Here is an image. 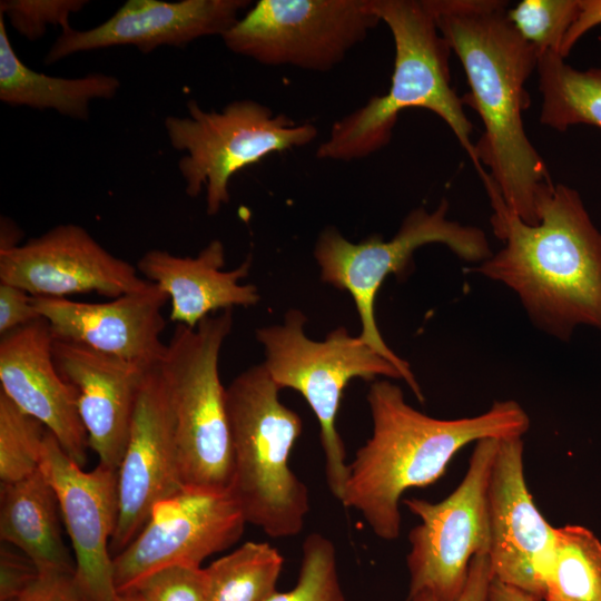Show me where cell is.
<instances>
[{
  "label": "cell",
  "mask_w": 601,
  "mask_h": 601,
  "mask_svg": "<svg viewBox=\"0 0 601 601\" xmlns=\"http://www.w3.org/2000/svg\"><path fill=\"white\" fill-rule=\"evenodd\" d=\"M425 2L465 71L470 91L462 102L484 126L474 144L477 161L489 167L509 208L525 224L538 225L539 200L554 185L523 124L530 105L525 83L536 70L539 53L512 24L506 1Z\"/></svg>",
  "instance_id": "6da1fadb"
},
{
  "label": "cell",
  "mask_w": 601,
  "mask_h": 601,
  "mask_svg": "<svg viewBox=\"0 0 601 601\" xmlns=\"http://www.w3.org/2000/svg\"><path fill=\"white\" fill-rule=\"evenodd\" d=\"M493 209L491 225L503 247L469 270L504 284L540 329L568 341L585 325L601 332V233L580 194L553 185L539 200L538 225L505 204L487 171L480 175Z\"/></svg>",
  "instance_id": "7a4b0ae2"
},
{
  "label": "cell",
  "mask_w": 601,
  "mask_h": 601,
  "mask_svg": "<svg viewBox=\"0 0 601 601\" xmlns=\"http://www.w3.org/2000/svg\"><path fill=\"white\" fill-rule=\"evenodd\" d=\"M367 403L372 435L348 463L339 502L356 510L385 541L401 534L400 501L407 490L436 482L467 444L522 437L530 427L528 413L513 400L495 401L475 416H428L407 404L401 387L387 380L371 384Z\"/></svg>",
  "instance_id": "3957f363"
},
{
  "label": "cell",
  "mask_w": 601,
  "mask_h": 601,
  "mask_svg": "<svg viewBox=\"0 0 601 601\" xmlns=\"http://www.w3.org/2000/svg\"><path fill=\"white\" fill-rule=\"evenodd\" d=\"M372 3L380 20L388 27L395 46L390 89L335 121L327 139L318 146L316 157L342 161L367 157L390 142L402 111L423 108L450 127L479 175L483 174L485 170L471 140L473 126L464 112L462 98L451 85V48L425 0H372Z\"/></svg>",
  "instance_id": "277c9868"
},
{
  "label": "cell",
  "mask_w": 601,
  "mask_h": 601,
  "mask_svg": "<svg viewBox=\"0 0 601 601\" xmlns=\"http://www.w3.org/2000/svg\"><path fill=\"white\" fill-rule=\"evenodd\" d=\"M279 391L263 363L226 388L234 452L229 492L246 522L275 539L300 533L309 511L308 489L288 465L303 424Z\"/></svg>",
  "instance_id": "5b68a950"
},
{
  "label": "cell",
  "mask_w": 601,
  "mask_h": 601,
  "mask_svg": "<svg viewBox=\"0 0 601 601\" xmlns=\"http://www.w3.org/2000/svg\"><path fill=\"white\" fill-rule=\"evenodd\" d=\"M231 327L233 309L210 315L195 328L177 324L159 364L185 487L230 490L234 452L218 364Z\"/></svg>",
  "instance_id": "8992f818"
},
{
  "label": "cell",
  "mask_w": 601,
  "mask_h": 601,
  "mask_svg": "<svg viewBox=\"0 0 601 601\" xmlns=\"http://www.w3.org/2000/svg\"><path fill=\"white\" fill-rule=\"evenodd\" d=\"M447 211L445 199L431 213L424 208L413 209L390 240L371 235L352 243L335 227H327L319 234L314 250L322 280L351 294L361 321L358 337L397 367L421 403L424 395L410 364L387 346L377 327L375 298L385 278L404 274L414 252L424 245L443 244L471 263H482L493 255L482 229L450 220Z\"/></svg>",
  "instance_id": "52a82bcc"
},
{
  "label": "cell",
  "mask_w": 601,
  "mask_h": 601,
  "mask_svg": "<svg viewBox=\"0 0 601 601\" xmlns=\"http://www.w3.org/2000/svg\"><path fill=\"white\" fill-rule=\"evenodd\" d=\"M305 315L289 309L283 324L256 329V339L265 353L263 365L275 384L303 395L321 428L325 479L333 496L341 501L348 475L345 444L337 431V414L343 392L353 378H402L397 367L351 336L341 326L325 339L305 335Z\"/></svg>",
  "instance_id": "ba28073f"
},
{
  "label": "cell",
  "mask_w": 601,
  "mask_h": 601,
  "mask_svg": "<svg viewBox=\"0 0 601 601\" xmlns=\"http://www.w3.org/2000/svg\"><path fill=\"white\" fill-rule=\"evenodd\" d=\"M187 109L186 117H167L165 128L173 148L186 152L178 161L186 194L196 197L205 187L208 215L229 201V181L237 171L270 154L311 144L318 134L313 124H297L249 99L231 101L220 111L189 100Z\"/></svg>",
  "instance_id": "9c48e42d"
},
{
  "label": "cell",
  "mask_w": 601,
  "mask_h": 601,
  "mask_svg": "<svg viewBox=\"0 0 601 601\" xmlns=\"http://www.w3.org/2000/svg\"><path fill=\"white\" fill-rule=\"evenodd\" d=\"M499 440L475 443L465 475L442 501L403 500L420 519L408 534L406 601H457L472 559L489 554L487 484Z\"/></svg>",
  "instance_id": "30bf717a"
},
{
  "label": "cell",
  "mask_w": 601,
  "mask_h": 601,
  "mask_svg": "<svg viewBox=\"0 0 601 601\" xmlns=\"http://www.w3.org/2000/svg\"><path fill=\"white\" fill-rule=\"evenodd\" d=\"M380 21L372 0H259L221 38L266 66L326 71Z\"/></svg>",
  "instance_id": "8fae6325"
},
{
  "label": "cell",
  "mask_w": 601,
  "mask_h": 601,
  "mask_svg": "<svg viewBox=\"0 0 601 601\" xmlns=\"http://www.w3.org/2000/svg\"><path fill=\"white\" fill-rule=\"evenodd\" d=\"M246 520L229 491L184 487L158 503L137 536L112 558L116 590L165 568H201L235 544Z\"/></svg>",
  "instance_id": "7c38bea8"
},
{
  "label": "cell",
  "mask_w": 601,
  "mask_h": 601,
  "mask_svg": "<svg viewBox=\"0 0 601 601\" xmlns=\"http://www.w3.org/2000/svg\"><path fill=\"white\" fill-rule=\"evenodd\" d=\"M40 470L53 487L75 553V578L88 601H116L110 541L119 514L118 469L87 472L48 431Z\"/></svg>",
  "instance_id": "4fadbf2b"
},
{
  "label": "cell",
  "mask_w": 601,
  "mask_h": 601,
  "mask_svg": "<svg viewBox=\"0 0 601 601\" xmlns=\"http://www.w3.org/2000/svg\"><path fill=\"white\" fill-rule=\"evenodd\" d=\"M0 283L33 297L95 292L109 298L138 293L152 283L137 267L102 247L83 227L59 225L22 245L0 250Z\"/></svg>",
  "instance_id": "5bb4252c"
},
{
  "label": "cell",
  "mask_w": 601,
  "mask_h": 601,
  "mask_svg": "<svg viewBox=\"0 0 601 601\" xmlns=\"http://www.w3.org/2000/svg\"><path fill=\"white\" fill-rule=\"evenodd\" d=\"M184 487L174 417L158 365L148 370L139 388L118 467L119 514L110 541L112 558L131 543L158 503Z\"/></svg>",
  "instance_id": "9a60e30c"
},
{
  "label": "cell",
  "mask_w": 601,
  "mask_h": 601,
  "mask_svg": "<svg viewBox=\"0 0 601 601\" xmlns=\"http://www.w3.org/2000/svg\"><path fill=\"white\" fill-rule=\"evenodd\" d=\"M523 454L522 437L499 440L487 484V556L494 579L542 600L556 528L529 492Z\"/></svg>",
  "instance_id": "2e32d148"
},
{
  "label": "cell",
  "mask_w": 601,
  "mask_h": 601,
  "mask_svg": "<svg viewBox=\"0 0 601 601\" xmlns=\"http://www.w3.org/2000/svg\"><path fill=\"white\" fill-rule=\"evenodd\" d=\"M250 3L248 0H128L92 29L62 30L45 62L115 46H135L148 53L161 46L183 48L206 36L223 37Z\"/></svg>",
  "instance_id": "e0dca14e"
},
{
  "label": "cell",
  "mask_w": 601,
  "mask_h": 601,
  "mask_svg": "<svg viewBox=\"0 0 601 601\" xmlns=\"http://www.w3.org/2000/svg\"><path fill=\"white\" fill-rule=\"evenodd\" d=\"M168 299L152 283L142 292L105 303L66 297H33L32 303L48 322L55 338L154 368L161 363L167 349L160 336L166 327L161 309Z\"/></svg>",
  "instance_id": "ac0fdd59"
},
{
  "label": "cell",
  "mask_w": 601,
  "mask_h": 601,
  "mask_svg": "<svg viewBox=\"0 0 601 601\" xmlns=\"http://www.w3.org/2000/svg\"><path fill=\"white\" fill-rule=\"evenodd\" d=\"M52 343L50 326L43 317L2 335L1 392L40 421L67 455L83 467L88 460V435L76 392L57 370Z\"/></svg>",
  "instance_id": "d6986e66"
},
{
  "label": "cell",
  "mask_w": 601,
  "mask_h": 601,
  "mask_svg": "<svg viewBox=\"0 0 601 601\" xmlns=\"http://www.w3.org/2000/svg\"><path fill=\"white\" fill-rule=\"evenodd\" d=\"M52 352L59 374L76 392L89 447L99 463L118 469L137 395L150 368L55 337Z\"/></svg>",
  "instance_id": "ffe728a7"
},
{
  "label": "cell",
  "mask_w": 601,
  "mask_h": 601,
  "mask_svg": "<svg viewBox=\"0 0 601 601\" xmlns=\"http://www.w3.org/2000/svg\"><path fill=\"white\" fill-rule=\"evenodd\" d=\"M224 265V245L214 239L196 257L177 256L162 249L148 250L136 267L168 295L170 321L195 328L218 309L249 307L259 300L255 285L240 284L249 273L252 257L231 270H223Z\"/></svg>",
  "instance_id": "44dd1931"
},
{
  "label": "cell",
  "mask_w": 601,
  "mask_h": 601,
  "mask_svg": "<svg viewBox=\"0 0 601 601\" xmlns=\"http://www.w3.org/2000/svg\"><path fill=\"white\" fill-rule=\"evenodd\" d=\"M57 494L40 470L0 490V538L26 555L38 573H75L59 520Z\"/></svg>",
  "instance_id": "7402d4cb"
},
{
  "label": "cell",
  "mask_w": 601,
  "mask_h": 601,
  "mask_svg": "<svg viewBox=\"0 0 601 601\" xmlns=\"http://www.w3.org/2000/svg\"><path fill=\"white\" fill-rule=\"evenodd\" d=\"M120 87L110 75L90 73L78 78L52 77L26 66L11 46L0 13V99L11 106L52 109L86 120L95 99H111Z\"/></svg>",
  "instance_id": "603a6c76"
},
{
  "label": "cell",
  "mask_w": 601,
  "mask_h": 601,
  "mask_svg": "<svg viewBox=\"0 0 601 601\" xmlns=\"http://www.w3.org/2000/svg\"><path fill=\"white\" fill-rule=\"evenodd\" d=\"M536 71L542 125L558 131L581 124L601 129V67L579 70L546 52L539 57Z\"/></svg>",
  "instance_id": "cb8c5ba5"
},
{
  "label": "cell",
  "mask_w": 601,
  "mask_h": 601,
  "mask_svg": "<svg viewBox=\"0 0 601 601\" xmlns=\"http://www.w3.org/2000/svg\"><path fill=\"white\" fill-rule=\"evenodd\" d=\"M542 601H601V542L592 531L556 528Z\"/></svg>",
  "instance_id": "d4e9b609"
},
{
  "label": "cell",
  "mask_w": 601,
  "mask_h": 601,
  "mask_svg": "<svg viewBox=\"0 0 601 601\" xmlns=\"http://www.w3.org/2000/svg\"><path fill=\"white\" fill-rule=\"evenodd\" d=\"M283 564L276 548L248 541L204 568L207 601H268Z\"/></svg>",
  "instance_id": "484cf974"
},
{
  "label": "cell",
  "mask_w": 601,
  "mask_h": 601,
  "mask_svg": "<svg viewBox=\"0 0 601 601\" xmlns=\"http://www.w3.org/2000/svg\"><path fill=\"white\" fill-rule=\"evenodd\" d=\"M47 427L0 392V480L21 481L39 466Z\"/></svg>",
  "instance_id": "4316f807"
},
{
  "label": "cell",
  "mask_w": 601,
  "mask_h": 601,
  "mask_svg": "<svg viewBox=\"0 0 601 601\" xmlns=\"http://www.w3.org/2000/svg\"><path fill=\"white\" fill-rule=\"evenodd\" d=\"M296 584L268 601H346L341 585L334 543L314 532L303 543Z\"/></svg>",
  "instance_id": "83f0119b"
},
{
  "label": "cell",
  "mask_w": 601,
  "mask_h": 601,
  "mask_svg": "<svg viewBox=\"0 0 601 601\" xmlns=\"http://www.w3.org/2000/svg\"><path fill=\"white\" fill-rule=\"evenodd\" d=\"M579 11V0H522L508 11L514 28L539 53L560 55Z\"/></svg>",
  "instance_id": "f1b7e54d"
},
{
  "label": "cell",
  "mask_w": 601,
  "mask_h": 601,
  "mask_svg": "<svg viewBox=\"0 0 601 601\" xmlns=\"http://www.w3.org/2000/svg\"><path fill=\"white\" fill-rule=\"evenodd\" d=\"M116 601H207L204 568L175 565L117 591Z\"/></svg>",
  "instance_id": "f546056e"
},
{
  "label": "cell",
  "mask_w": 601,
  "mask_h": 601,
  "mask_svg": "<svg viewBox=\"0 0 601 601\" xmlns=\"http://www.w3.org/2000/svg\"><path fill=\"white\" fill-rule=\"evenodd\" d=\"M85 0H2L0 13L7 16L14 29L33 41L40 38L47 26L70 27L71 14L80 11Z\"/></svg>",
  "instance_id": "4dcf8cb0"
},
{
  "label": "cell",
  "mask_w": 601,
  "mask_h": 601,
  "mask_svg": "<svg viewBox=\"0 0 601 601\" xmlns=\"http://www.w3.org/2000/svg\"><path fill=\"white\" fill-rule=\"evenodd\" d=\"M13 601H88L75 573H38L37 578Z\"/></svg>",
  "instance_id": "1f68e13d"
},
{
  "label": "cell",
  "mask_w": 601,
  "mask_h": 601,
  "mask_svg": "<svg viewBox=\"0 0 601 601\" xmlns=\"http://www.w3.org/2000/svg\"><path fill=\"white\" fill-rule=\"evenodd\" d=\"M33 296L11 284L0 283V335L24 326L40 314L33 306Z\"/></svg>",
  "instance_id": "d6a6232c"
},
{
  "label": "cell",
  "mask_w": 601,
  "mask_h": 601,
  "mask_svg": "<svg viewBox=\"0 0 601 601\" xmlns=\"http://www.w3.org/2000/svg\"><path fill=\"white\" fill-rule=\"evenodd\" d=\"M37 575L36 566L26 555L1 548L0 601H13Z\"/></svg>",
  "instance_id": "836d02e7"
},
{
  "label": "cell",
  "mask_w": 601,
  "mask_h": 601,
  "mask_svg": "<svg viewBox=\"0 0 601 601\" xmlns=\"http://www.w3.org/2000/svg\"><path fill=\"white\" fill-rule=\"evenodd\" d=\"M599 24H601V0H579L578 16L566 32L560 56L565 59L575 43Z\"/></svg>",
  "instance_id": "e575fe53"
},
{
  "label": "cell",
  "mask_w": 601,
  "mask_h": 601,
  "mask_svg": "<svg viewBox=\"0 0 601 601\" xmlns=\"http://www.w3.org/2000/svg\"><path fill=\"white\" fill-rule=\"evenodd\" d=\"M493 578L489 556L475 555L470 564L465 588L457 601H484Z\"/></svg>",
  "instance_id": "d590c367"
},
{
  "label": "cell",
  "mask_w": 601,
  "mask_h": 601,
  "mask_svg": "<svg viewBox=\"0 0 601 601\" xmlns=\"http://www.w3.org/2000/svg\"><path fill=\"white\" fill-rule=\"evenodd\" d=\"M484 601H542L514 587L502 583L493 578Z\"/></svg>",
  "instance_id": "8d00e7d4"
},
{
  "label": "cell",
  "mask_w": 601,
  "mask_h": 601,
  "mask_svg": "<svg viewBox=\"0 0 601 601\" xmlns=\"http://www.w3.org/2000/svg\"><path fill=\"white\" fill-rule=\"evenodd\" d=\"M18 230V227H13V223L2 218L0 250L12 248L19 245L18 242L20 237L17 234Z\"/></svg>",
  "instance_id": "74e56055"
}]
</instances>
